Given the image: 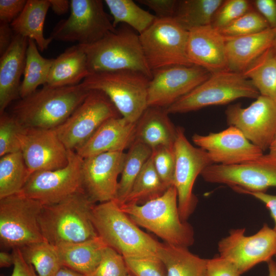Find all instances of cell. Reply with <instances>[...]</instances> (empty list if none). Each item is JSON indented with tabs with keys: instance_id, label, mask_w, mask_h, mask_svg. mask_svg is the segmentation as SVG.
Segmentation results:
<instances>
[{
	"instance_id": "1",
	"label": "cell",
	"mask_w": 276,
	"mask_h": 276,
	"mask_svg": "<svg viewBox=\"0 0 276 276\" xmlns=\"http://www.w3.org/2000/svg\"><path fill=\"white\" fill-rule=\"evenodd\" d=\"M90 90L80 83L64 87L47 84L12 106V115L25 128L55 129L83 102Z\"/></svg>"
},
{
	"instance_id": "2",
	"label": "cell",
	"mask_w": 276,
	"mask_h": 276,
	"mask_svg": "<svg viewBox=\"0 0 276 276\" xmlns=\"http://www.w3.org/2000/svg\"><path fill=\"white\" fill-rule=\"evenodd\" d=\"M96 204L83 191L51 205H43L39 224L44 240L56 246L97 237L92 221Z\"/></svg>"
},
{
	"instance_id": "3",
	"label": "cell",
	"mask_w": 276,
	"mask_h": 276,
	"mask_svg": "<svg viewBox=\"0 0 276 276\" xmlns=\"http://www.w3.org/2000/svg\"><path fill=\"white\" fill-rule=\"evenodd\" d=\"M119 206L135 224L153 232L166 243L188 248L194 242L193 227L180 217L174 186L161 196L143 204Z\"/></svg>"
},
{
	"instance_id": "4",
	"label": "cell",
	"mask_w": 276,
	"mask_h": 276,
	"mask_svg": "<svg viewBox=\"0 0 276 276\" xmlns=\"http://www.w3.org/2000/svg\"><path fill=\"white\" fill-rule=\"evenodd\" d=\"M79 45L87 56L90 74L129 70L152 77L139 34L130 27L121 26L94 43Z\"/></svg>"
},
{
	"instance_id": "5",
	"label": "cell",
	"mask_w": 276,
	"mask_h": 276,
	"mask_svg": "<svg viewBox=\"0 0 276 276\" xmlns=\"http://www.w3.org/2000/svg\"><path fill=\"white\" fill-rule=\"evenodd\" d=\"M92 221L98 235L123 257L157 256L159 242L140 229L114 200L95 204Z\"/></svg>"
},
{
	"instance_id": "6",
	"label": "cell",
	"mask_w": 276,
	"mask_h": 276,
	"mask_svg": "<svg viewBox=\"0 0 276 276\" xmlns=\"http://www.w3.org/2000/svg\"><path fill=\"white\" fill-rule=\"evenodd\" d=\"M150 79L142 73L122 70L90 73L80 84L105 94L121 116L136 123L148 107Z\"/></svg>"
},
{
	"instance_id": "7",
	"label": "cell",
	"mask_w": 276,
	"mask_h": 276,
	"mask_svg": "<svg viewBox=\"0 0 276 276\" xmlns=\"http://www.w3.org/2000/svg\"><path fill=\"white\" fill-rule=\"evenodd\" d=\"M260 95L242 73L229 70L211 74L204 82L166 108L169 113H181L203 107L225 105L242 98Z\"/></svg>"
},
{
	"instance_id": "8",
	"label": "cell",
	"mask_w": 276,
	"mask_h": 276,
	"mask_svg": "<svg viewBox=\"0 0 276 276\" xmlns=\"http://www.w3.org/2000/svg\"><path fill=\"white\" fill-rule=\"evenodd\" d=\"M43 205L21 192L1 198V245L13 249L44 240L39 224Z\"/></svg>"
},
{
	"instance_id": "9",
	"label": "cell",
	"mask_w": 276,
	"mask_h": 276,
	"mask_svg": "<svg viewBox=\"0 0 276 276\" xmlns=\"http://www.w3.org/2000/svg\"><path fill=\"white\" fill-rule=\"evenodd\" d=\"M189 31L173 18H157L139 34L143 52L153 71L173 65L190 66L187 52Z\"/></svg>"
},
{
	"instance_id": "10",
	"label": "cell",
	"mask_w": 276,
	"mask_h": 276,
	"mask_svg": "<svg viewBox=\"0 0 276 276\" xmlns=\"http://www.w3.org/2000/svg\"><path fill=\"white\" fill-rule=\"evenodd\" d=\"M116 30L102 1L71 0L70 16L57 24L49 37L53 40L89 44Z\"/></svg>"
},
{
	"instance_id": "11",
	"label": "cell",
	"mask_w": 276,
	"mask_h": 276,
	"mask_svg": "<svg viewBox=\"0 0 276 276\" xmlns=\"http://www.w3.org/2000/svg\"><path fill=\"white\" fill-rule=\"evenodd\" d=\"M120 116L105 94L92 90L69 118L54 129L66 148L75 151L105 122Z\"/></svg>"
},
{
	"instance_id": "12",
	"label": "cell",
	"mask_w": 276,
	"mask_h": 276,
	"mask_svg": "<svg viewBox=\"0 0 276 276\" xmlns=\"http://www.w3.org/2000/svg\"><path fill=\"white\" fill-rule=\"evenodd\" d=\"M201 175L208 182L226 185L238 193L266 192L268 188L276 187V158L268 153L240 164H212Z\"/></svg>"
},
{
	"instance_id": "13",
	"label": "cell",
	"mask_w": 276,
	"mask_h": 276,
	"mask_svg": "<svg viewBox=\"0 0 276 276\" xmlns=\"http://www.w3.org/2000/svg\"><path fill=\"white\" fill-rule=\"evenodd\" d=\"M82 162L83 158L76 152L68 150V162L66 166L32 173L20 192L43 205H51L83 191Z\"/></svg>"
},
{
	"instance_id": "14",
	"label": "cell",
	"mask_w": 276,
	"mask_h": 276,
	"mask_svg": "<svg viewBox=\"0 0 276 276\" xmlns=\"http://www.w3.org/2000/svg\"><path fill=\"white\" fill-rule=\"evenodd\" d=\"M245 228L232 229L218 244L219 256L231 262L241 275L276 256V231L267 224L256 234L245 235Z\"/></svg>"
},
{
	"instance_id": "15",
	"label": "cell",
	"mask_w": 276,
	"mask_h": 276,
	"mask_svg": "<svg viewBox=\"0 0 276 276\" xmlns=\"http://www.w3.org/2000/svg\"><path fill=\"white\" fill-rule=\"evenodd\" d=\"M174 149L176 158L174 186L177 193L180 217L183 221H187L197 203L193 193L195 181L204 169L214 164L206 151L190 143L180 127L177 128Z\"/></svg>"
},
{
	"instance_id": "16",
	"label": "cell",
	"mask_w": 276,
	"mask_h": 276,
	"mask_svg": "<svg viewBox=\"0 0 276 276\" xmlns=\"http://www.w3.org/2000/svg\"><path fill=\"white\" fill-rule=\"evenodd\" d=\"M225 113L229 126L239 129L263 152L269 149L276 134V100L260 95L249 106L231 105Z\"/></svg>"
},
{
	"instance_id": "17",
	"label": "cell",
	"mask_w": 276,
	"mask_h": 276,
	"mask_svg": "<svg viewBox=\"0 0 276 276\" xmlns=\"http://www.w3.org/2000/svg\"><path fill=\"white\" fill-rule=\"evenodd\" d=\"M211 75L196 65H173L153 71L148 88V107H168Z\"/></svg>"
},
{
	"instance_id": "18",
	"label": "cell",
	"mask_w": 276,
	"mask_h": 276,
	"mask_svg": "<svg viewBox=\"0 0 276 276\" xmlns=\"http://www.w3.org/2000/svg\"><path fill=\"white\" fill-rule=\"evenodd\" d=\"M19 139L30 175L37 171L58 169L68 164V150L54 129L22 127Z\"/></svg>"
},
{
	"instance_id": "19",
	"label": "cell",
	"mask_w": 276,
	"mask_h": 276,
	"mask_svg": "<svg viewBox=\"0 0 276 276\" xmlns=\"http://www.w3.org/2000/svg\"><path fill=\"white\" fill-rule=\"evenodd\" d=\"M125 157L124 152L115 151L83 158V189L95 203L115 199L118 178L121 174Z\"/></svg>"
},
{
	"instance_id": "20",
	"label": "cell",
	"mask_w": 276,
	"mask_h": 276,
	"mask_svg": "<svg viewBox=\"0 0 276 276\" xmlns=\"http://www.w3.org/2000/svg\"><path fill=\"white\" fill-rule=\"evenodd\" d=\"M192 141L208 152L214 164H240L257 159L264 154L259 148L233 126L205 135L195 133Z\"/></svg>"
},
{
	"instance_id": "21",
	"label": "cell",
	"mask_w": 276,
	"mask_h": 276,
	"mask_svg": "<svg viewBox=\"0 0 276 276\" xmlns=\"http://www.w3.org/2000/svg\"><path fill=\"white\" fill-rule=\"evenodd\" d=\"M187 52L192 65L211 74L228 70L225 39L211 25L189 31Z\"/></svg>"
},
{
	"instance_id": "22",
	"label": "cell",
	"mask_w": 276,
	"mask_h": 276,
	"mask_svg": "<svg viewBox=\"0 0 276 276\" xmlns=\"http://www.w3.org/2000/svg\"><path fill=\"white\" fill-rule=\"evenodd\" d=\"M136 126V123L122 116L109 119L75 152L82 158L108 152H124L135 139Z\"/></svg>"
},
{
	"instance_id": "23",
	"label": "cell",
	"mask_w": 276,
	"mask_h": 276,
	"mask_svg": "<svg viewBox=\"0 0 276 276\" xmlns=\"http://www.w3.org/2000/svg\"><path fill=\"white\" fill-rule=\"evenodd\" d=\"M28 39L15 34L11 45L1 56V114L13 101L20 99V78L25 70Z\"/></svg>"
},
{
	"instance_id": "24",
	"label": "cell",
	"mask_w": 276,
	"mask_h": 276,
	"mask_svg": "<svg viewBox=\"0 0 276 276\" xmlns=\"http://www.w3.org/2000/svg\"><path fill=\"white\" fill-rule=\"evenodd\" d=\"M276 38V28L225 39L228 70L243 73L267 49Z\"/></svg>"
},
{
	"instance_id": "25",
	"label": "cell",
	"mask_w": 276,
	"mask_h": 276,
	"mask_svg": "<svg viewBox=\"0 0 276 276\" xmlns=\"http://www.w3.org/2000/svg\"><path fill=\"white\" fill-rule=\"evenodd\" d=\"M165 108L148 107L136 122L135 139L151 149L174 147L177 135Z\"/></svg>"
},
{
	"instance_id": "26",
	"label": "cell",
	"mask_w": 276,
	"mask_h": 276,
	"mask_svg": "<svg viewBox=\"0 0 276 276\" xmlns=\"http://www.w3.org/2000/svg\"><path fill=\"white\" fill-rule=\"evenodd\" d=\"M55 246L62 266L86 276L98 266L108 246L98 236L84 241Z\"/></svg>"
},
{
	"instance_id": "27",
	"label": "cell",
	"mask_w": 276,
	"mask_h": 276,
	"mask_svg": "<svg viewBox=\"0 0 276 276\" xmlns=\"http://www.w3.org/2000/svg\"><path fill=\"white\" fill-rule=\"evenodd\" d=\"M89 74L87 56L77 44L54 59L46 84L51 87L76 85Z\"/></svg>"
},
{
	"instance_id": "28",
	"label": "cell",
	"mask_w": 276,
	"mask_h": 276,
	"mask_svg": "<svg viewBox=\"0 0 276 276\" xmlns=\"http://www.w3.org/2000/svg\"><path fill=\"white\" fill-rule=\"evenodd\" d=\"M49 0H27L20 14L10 24L15 34L33 40L40 52L46 50L53 40L45 38L44 23L49 9Z\"/></svg>"
},
{
	"instance_id": "29",
	"label": "cell",
	"mask_w": 276,
	"mask_h": 276,
	"mask_svg": "<svg viewBox=\"0 0 276 276\" xmlns=\"http://www.w3.org/2000/svg\"><path fill=\"white\" fill-rule=\"evenodd\" d=\"M157 256L166 270V276H208V259L191 252L187 247L160 243Z\"/></svg>"
},
{
	"instance_id": "30",
	"label": "cell",
	"mask_w": 276,
	"mask_h": 276,
	"mask_svg": "<svg viewBox=\"0 0 276 276\" xmlns=\"http://www.w3.org/2000/svg\"><path fill=\"white\" fill-rule=\"evenodd\" d=\"M36 42L28 39L24 78L20 87V98L33 93L41 85L47 84L54 58H45L40 53Z\"/></svg>"
},
{
	"instance_id": "31",
	"label": "cell",
	"mask_w": 276,
	"mask_h": 276,
	"mask_svg": "<svg viewBox=\"0 0 276 276\" xmlns=\"http://www.w3.org/2000/svg\"><path fill=\"white\" fill-rule=\"evenodd\" d=\"M126 153L121 176L114 200L119 205L124 202L145 164L150 157L152 149L135 140Z\"/></svg>"
},
{
	"instance_id": "32",
	"label": "cell",
	"mask_w": 276,
	"mask_h": 276,
	"mask_svg": "<svg viewBox=\"0 0 276 276\" xmlns=\"http://www.w3.org/2000/svg\"><path fill=\"white\" fill-rule=\"evenodd\" d=\"M223 0L178 1L173 17L184 29L211 25L213 16Z\"/></svg>"
},
{
	"instance_id": "33",
	"label": "cell",
	"mask_w": 276,
	"mask_h": 276,
	"mask_svg": "<svg viewBox=\"0 0 276 276\" xmlns=\"http://www.w3.org/2000/svg\"><path fill=\"white\" fill-rule=\"evenodd\" d=\"M260 95L276 100V57L272 47L242 73Z\"/></svg>"
},
{
	"instance_id": "34",
	"label": "cell",
	"mask_w": 276,
	"mask_h": 276,
	"mask_svg": "<svg viewBox=\"0 0 276 276\" xmlns=\"http://www.w3.org/2000/svg\"><path fill=\"white\" fill-rule=\"evenodd\" d=\"M0 157L1 199L20 192L30 174L21 151Z\"/></svg>"
},
{
	"instance_id": "35",
	"label": "cell",
	"mask_w": 276,
	"mask_h": 276,
	"mask_svg": "<svg viewBox=\"0 0 276 276\" xmlns=\"http://www.w3.org/2000/svg\"><path fill=\"white\" fill-rule=\"evenodd\" d=\"M168 188L157 173L151 155L143 166L122 204H143L161 196Z\"/></svg>"
},
{
	"instance_id": "36",
	"label": "cell",
	"mask_w": 276,
	"mask_h": 276,
	"mask_svg": "<svg viewBox=\"0 0 276 276\" xmlns=\"http://www.w3.org/2000/svg\"><path fill=\"white\" fill-rule=\"evenodd\" d=\"M104 3L110 11L115 28L119 24L124 23L141 34L157 18L155 15L140 7L132 0H105Z\"/></svg>"
},
{
	"instance_id": "37",
	"label": "cell",
	"mask_w": 276,
	"mask_h": 276,
	"mask_svg": "<svg viewBox=\"0 0 276 276\" xmlns=\"http://www.w3.org/2000/svg\"><path fill=\"white\" fill-rule=\"evenodd\" d=\"M20 249L25 260L33 266L38 276H55L62 267L56 246L44 240Z\"/></svg>"
},
{
	"instance_id": "38",
	"label": "cell",
	"mask_w": 276,
	"mask_h": 276,
	"mask_svg": "<svg viewBox=\"0 0 276 276\" xmlns=\"http://www.w3.org/2000/svg\"><path fill=\"white\" fill-rule=\"evenodd\" d=\"M268 28L266 20L254 9L218 31L226 39L255 34Z\"/></svg>"
},
{
	"instance_id": "39",
	"label": "cell",
	"mask_w": 276,
	"mask_h": 276,
	"mask_svg": "<svg viewBox=\"0 0 276 276\" xmlns=\"http://www.w3.org/2000/svg\"><path fill=\"white\" fill-rule=\"evenodd\" d=\"M254 9L250 1L223 0L213 16L211 26L219 30Z\"/></svg>"
},
{
	"instance_id": "40",
	"label": "cell",
	"mask_w": 276,
	"mask_h": 276,
	"mask_svg": "<svg viewBox=\"0 0 276 276\" xmlns=\"http://www.w3.org/2000/svg\"><path fill=\"white\" fill-rule=\"evenodd\" d=\"M22 127L11 114L5 112L0 118V157L20 151L19 134Z\"/></svg>"
},
{
	"instance_id": "41",
	"label": "cell",
	"mask_w": 276,
	"mask_h": 276,
	"mask_svg": "<svg viewBox=\"0 0 276 276\" xmlns=\"http://www.w3.org/2000/svg\"><path fill=\"white\" fill-rule=\"evenodd\" d=\"M152 150L153 163L160 179L168 188L174 186L176 164L174 147L159 146Z\"/></svg>"
},
{
	"instance_id": "42",
	"label": "cell",
	"mask_w": 276,
	"mask_h": 276,
	"mask_svg": "<svg viewBox=\"0 0 276 276\" xmlns=\"http://www.w3.org/2000/svg\"><path fill=\"white\" fill-rule=\"evenodd\" d=\"M129 271L135 276H166V270L158 256L123 257Z\"/></svg>"
},
{
	"instance_id": "43",
	"label": "cell",
	"mask_w": 276,
	"mask_h": 276,
	"mask_svg": "<svg viewBox=\"0 0 276 276\" xmlns=\"http://www.w3.org/2000/svg\"><path fill=\"white\" fill-rule=\"evenodd\" d=\"M129 272L123 257L107 246L98 266L86 276H126Z\"/></svg>"
},
{
	"instance_id": "44",
	"label": "cell",
	"mask_w": 276,
	"mask_h": 276,
	"mask_svg": "<svg viewBox=\"0 0 276 276\" xmlns=\"http://www.w3.org/2000/svg\"><path fill=\"white\" fill-rule=\"evenodd\" d=\"M207 273L208 276H241L231 262L219 255L208 259Z\"/></svg>"
},
{
	"instance_id": "45",
	"label": "cell",
	"mask_w": 276,
	"mask_h": 276,
	"mask_svg": "<svg viewBox=\"0 0 276 276\" xmlns=\"http://www.w3.org/2000/svg\"><path fill=\"white\" fill-rule=\"evenodd\" d=\"M137 2L152 10L158 18H173L178 5L176 0H138Z\"/></svg>"
},
{
	"instance_id": "46",
	"label": "cell",
	"mask_w": 276,
	"mask_h": 276,
	"mask_svg": "<svg viewBox=\"0 0 276 276\" xmlns=\"http://www.w3.org/2000/svg\"><path fill=\"white\" fill-rule=\"evenodd\" d=\"M27 1L0 0V21L11 24L22 12Z\"/></svg>"
},
{
	"instance_id": "47",
	"label": "cell",
	"mask_w": 276,
	"mask_h": 276,
	"mask_svg": "<svg viewBox=\"0 0 276 276\" xmlns=\"http://www.w3.org/2000/svg\"><path fill=\"white\" fill-rule=\"evenodd\" d=\"M254 9L266 20L270 28H276V0L251 1Z\"/></svg>"
},
{
	"instance_id": "48",
	"label": "cell",
	"mask_w": 276,
	"mask_h": 276,
	"mask_svg": "<svg viewBox=\"0 0 276 276\" xmlns=\"http://www.w3.org/2000/svg\"><path fill=\"white\" fill-rule=\"evenodd\" d=\"M13 269L11 276H38L33 266L24 259L20 248L13 249Z\"/></svg>"
},
{
	"instance_id": "49",
	"label": "cell",
	"mask_w": 276,
	"mask_h": 276,
	"mask_svg": "<svg viewBox=\"0 0 276 276\" xmlns=\"http://www.w3.org/2000/svg\"><path fill=\"white\" fill-rule=\"evenodd\" d=\"M244 194L254 196L265 205L274 221L273 228L276 231V195L268 194L263 192H246Z\"/></svg>"
},
{
	"instance_id": "50",
	"label": "cell",
	"mask_w": 276,
	"mask_h": 276,
	"mask_svg": "<svg viewBox=\"0 0 276 276\" xmlns=\"http://www.w3.org/2000/svg\"><path fill=\"white\" fill-rule=\"evenodd\" d=\"M10 24L0 23V55H2L11 45L15 34Z\"/></svg>"
},
{
	"instance_id": "51",
	"label": "cell",
	"mask_w": 276,
	"mask_h": 276,
	"mask_svg": "<svg viewBox=\"0 0 276 276\" xmlns=\"http://www.w3.org/2000/svg\"><path fill=\"white\" fill-rule=\"evenodd\" d=\"M50 8L58 15L65 14L70 9V1L49 0Z\"/></svg>"
},
{
	"instance_id": "52",
	"label": "cell",
	"mask_w": 276,
	"mask_h": 276,
	"mask_svg": "<svg viewBox=\"0 0 276 276\" xmlns=\"http://www.w3.org/2000/svg\"><path fill=\"white\" fill-rule=\"evenodd\" d=\"M14 264V257L12 253L10 254L6 251L0 252L1 267H8Z\"/></svg>"
},
{
	"instance_id": "53",
	"label": "cell",
	"mask_w": 276,
	"mask_h": 276,
	"mask_svg": "<svg viewBox=\"0 0 276 276\" xmlns=\"http://www.w3.org/2000/svg\"><path fill=\"white\" fill-rule=\"evenodd\" d=\"M55 276H85L84 275L72 270L68 268L62 266Z\"/></svg>"
},
{
	"instance_id": "54",
	"label": "cell",
	"mask_w": 276,
	"mask_h": 276,
	"mask_svg": "<svg viewBox=\"0 0 276 276\" xmlns=\"http://www.w3.org/2000/svg\"><path fill=\"white\" fill-rule=\"evenodd\" d=\"M268 276H276V261L272 259L267 262Z\"/></svg>"
},
{
	"instance_id": "55",
	"label": "cell",
	"mask_w": 276,
	"mask_h": 276,
	"mask_svg": "<svg viewBox=\"0 0 276 276\" xmlns=\"http://www.w3.org/2000/svg\"><path fill=\"white\" fill-rule=\"evenodd\" d=\"M268 150H269L268 154L271 156L276 158V134Z\"/></svg>"
},
{
	"instance_id": "56",
	"label": "cell",
	"mask_w": 276,
	"mask_h": 276,
	"mask_svg": "<svg viewBox=\"0 0 276 276\" xmlns=\"http://www.w3.org/2000/svg\"><path fill=\"white\" fill-rule=\"evenodd\" d=\"M272 49L273 50L274 53L275 54V57H276V38L274 39V41L273 43V44L272 45Z\"/></svg>"
},
{
	"instance_id": "57",
	"label": "cell",
	"mask_w": 276,
	"mask_h": 276,
	"mask_svg": "<svg viewBox=\"0 0 276 276\" xmlns=\"http://www.w3.org/2000/svg\"><path fill=\"white\" fill-rule=\"evenodd\" d=\"M126 276H132V275L131 274H128Z\"/></svg>"
},
{
	"instance_id": "58",
	"label": "cell",
	"mask_w": 276,
	"mask_h": 276,
	"mask_svg": "<svg viewBox=\"0 0 276 276\" xmlns=\"http://www.w3.org/2000/svg\"><path fill=\"white\" fill-rule=\"evenodd\" d=\"M275 258H276V256H275Z\"/></svg>"
}]
</instances>
